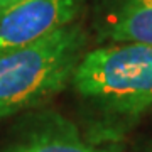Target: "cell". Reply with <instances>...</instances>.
Returning a JSON list of instances; mask_svg holds the SVG:
<instances>
[{"mask_svg":"<svg viewBox=\"0 0 152 152\" xmlns=\"http://www.w3.org/2000/svg\"><path fill=\"white\" fill-rule=\"evenodd\" d=\"M107 34L115 42L152 46V0H122L110 15Z\"/></svg>","mask_w":152,"mask_h":152,"instance_id":"5b68a950","label":"cell"},{"mask_svg":"<svg viewBox=\"0 0 152 152\" xmlns=\"http://www.w3.org/2000/svg\"><path fill=\"white\" fill-rule=\"evenodd\" d=\"M86 34L69 24L56 32L0 53V118L46 102L73 80Z\"/></svg>","mask_w":152,"mask_h":152,"instance_id":"6da1fadb","label":"cell"},{"mask_svg":"<svg viewBox=\"0 0 152 152\" xmlns=\"http://www.w3.org/2000/svg\"><path fill=\"white\" fill-rule=\"evenodd\" d=\"M81 0H20L0 14V53L73 24Z\"/></svg>","mask_w":152,"mask_h":152,"instance_id":"3957f363","label":"cell"},{"mask_svg":"<svg viewBox=\"0 0 152 152\" xmlns=\"http://www.w3.org/2000/svg\"><path fill=\"white\" fill-rule=\"evenodd\" d=\"M4 152H117L113 147L90 144L80 135L76 127L61 118L39 125Z\"/></svg>","mask_w":152,"mask_h":152,"instance_id":"277c9868","label":"cell"},{"mask_svg":"<svg viewBox=\"0 0 152 152\" xmlns=\"http://www.w3.org/2000/svg\"><path fill=\"white\" fill-rule=\"evenodd\" d=\"M147 152H152V144H151L149 147H147Z\"/></svg>","mask_w":152,"mask_h":152,"instance_id":"52a82bcc","label":"cell"},{"mask_svg":"<svg viewBox=\"0 0 152 152\" xmlns=\"http://www.w3.org/2000/svg\"><path fill=\"white\" fill-rule=\"evenodd\" d=\"M17 2H20V0H0V14L7 10L9 7H12L14 4H17Z\"/></svg>","mask_w":152,"mask_h":152,"instance_id":"8992f818","label":"cell"},{"mask_svg":"<svg viewBox=\"0 0 152 152\" xmlns=\"http://www.w3.org/2000/svg\"><path fill=\"white\" fill-rule=\"evenodd\" d=\"M71 81L80 96L102 110L140 115L152 107V46L120 42L85 53Z\"/></svg>","mask_w":152,"mask_h":152,"instance_id":"7a4b0ae2","label":"cell"}]
</instances>
